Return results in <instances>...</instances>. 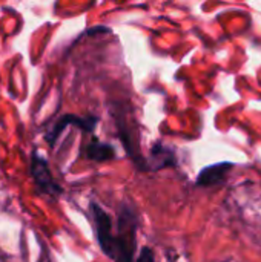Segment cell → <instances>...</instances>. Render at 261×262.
Returning <instances> with one entry per match:
<instances>
[{
  "label": "cell",
  "mask_w": 261,
  "mask_h": 262,
  "mask_svg": "<svg viewBox=\"0 0 261 262\" xmlns=\"http://www.w3.org/2000/svg\"><path fill=\"white\" fill-rule=\"evenodd\" d=\"M135 215L123 207L118 215V253L115 262H132L134 249H135Z\"/></svg>",
  "instance_id": "cell-1"
},
{
  "label": "cell",
  "mask_w": 261,
  "mask_h": 262,
  "mask_svg": "<svg viewBox=\"0 0 261 262\" xmlns=\"http://www.w3.org/2000/svg\"><path fill=\"white\" fill-rule=\"evenodd\" d=\"M91 212H92V218H94V223H95L98 244H100L102 250L111 259L115 261L117 253H118V243H117V236H112L111 220L105 213V210L102 207H98L97 204H91Z\"/></svg>",
  "instance_id": "cell-2"
},
{
  "label": "cell",
  "mask_w": 261,
  "mask_h": 262,
  "mask_svg": "<svg viewBox=\"0 0 261 262\" xmlns=\"http://www.w3.org/2000/svg\"><path fill=\"white\" fill-rule=\"evenodd\" d=\"M31 175L34 178L35 187L40 192H43L46 195H54V196L62 193V189L52 180V175L49 172L46 160L42 158L37 152H34L31 157Z\"/></svg>",
  "instance_id": "cell-3"
},
{
  "label": "cell",
  "mask_w": 261,
  "mask_h": 262,
  "mask_svg": "<svg viewBox=\"0 0 261 262\" xmlns=\"http://www.w3.org/2000/svg\"><path fill=\"white\" fill-rule=\"evenodd\" d=\"M97 118L95 117H75V115H65V117H62L58 121H57V124L46 134V140H48V143L52 146L54 144V141H55V138L62 134V130L66 127V126H69V124H72V126H77V127H80L82 130H85V132H92L94 130V127H95V124H97Z\"/></svg>",
  "instance_id": "cell-4"
},
{
  "label": "cell",
  "mask_w": 261,
  "mask_h": 262,
  "mask_svg": "<svg viewBox=\"0 0 261 262\" xmlns=\"http://www.w3.org/2000/svg\"><path fill=\"white\" fill-rule=\"evenodd\" d=\"M232 166H234L232 163H218V164L205 167L197 178V184L202 187H208V186H215L222 183L225 177L228 175V172L232 169Z\"/></svg>",
  "instance_id": "cell-5"
},
{
  "label": "cell",
  "mask_w": 261,
  "mask_h": 262,
  "mask_svg": "<svg viewBox=\"0 0 261 262\" xmlns=\"http://www.w3.org/2000/svg\"><path fill=\"white\" fill-rule=\"evenodd\" d=\"M86 157L92 161H108L114 158V149L109 144L92 141L86 147Z\"/></svg>",
  "instance_id": "cell-6"
},
{
  "label": "cell",
  "mask_w": 261,
  "mask_h": 262,
  "mask_svg": "<svg viewBox=\"0 0 261 262\" xmlns=\"http://www.w3.org/2000/svg\"><path fill=\"white\" fill-rule=\"evenodd\" d=\"M137 262H155V258H154V253L151 249L148 247H143L138 258H137Z\"/></svg>",
  "instance_id": "cell-7"
}]
</instances>
